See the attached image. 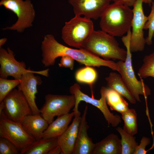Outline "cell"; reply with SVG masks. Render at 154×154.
Instances as JSON below:
<instances>
[{
    "label": "cell",
    "mask_w": 154,
    "mask_h": 154,
    "mask_svg": "<svg viewBox=\"0 0 154 154\" xmlns=\"http://www.w3.org/2000/svg\"><path fill=\"white\" fill-rule=\"evenodd\" d=\"M20 80H8L0 78V102L5 96L20 83Z\"/></svg>",
    "instance_id": "484cf974"
},
{
    "label": "cell",
    "mask_w": 154,
    "mask_h": 154,
    "mask_svg": "<svg viewBox=\"0 0 154 154\" xmlns=\"http://www.w3.org/2000/svg\"><path fill=\"white\" fill-rule=\"evenodd\" d=\"M153 37L154 38V33L153 35Z\"/></svg>",
    "instance_id": "8d00e7d4"
},
{
    "label": "cell",
    "mask_w": 154,
    "mask_h": 154,
    "mask_svg": "<svg viewBox=\"0 0 154 154\" xmlns=\"http://www.w3.org/2000/svg\"><path fill=\"white\" fill-rule=\"evenodd\" d=\"M61 148L58 145L50 151L48 154H61Z\"/></svg>",
    "instance_id": "836d02e7"
},
{
    "label": "cell",
    "mask_w": 154,
    "mask_h": 154,
    "mask_svg": "<svg viewBox=\"0 0 154 154\" xmlns=\"http://www.w3.org/2000/svg\"><path fill=\"white\" fill-rule=\"evenodd\" d=\"M58 145L57 137L42 138L25 147L21 150L20 154H48L50 151Z\"/></svg>",
    "instance_id": "ffe728a7"
},
{
    "label": "cell",
    "mask_w": 154,
    "mask_h": 154,
    "mask_svg": "<svg viewBox=\"0 0 154 154\" xmlns=\"http://www.w3.org/2000/svg\"><path fill=\"white\" fill-rule=\"evenodd\" d=\"M133 16L130 7L114 3L110 4L100 17V27L114 37H122L131 29Z\"/></svg>",
    "instance_id": "7a4b0ae2"
},
{
    "label": "cell",
    "mask_w": 154,
    "mask_h": 154,
    "mask_svg": "<svg viewBox=\"0 0 154 154\" xmlns=\"http://www.w3.org/2000/svg\"><path fill=\"white\" fill-rule=\"evenodd\" d=\"M7 40V39L5 38H3L0 39V48L3 45Z\"/></svg>",
    "instance_id": "e575fe53"
},
{
    "label": "cell",
    "mask_w": 154,
    "mask_h": 154,
    "mask_svg": "<svg viewBox=\"0 0 154 154\" xmlns=\"http://www.w3.org/2000/svg\"><path fill=\"white\" fill-rule=\"evenodd\" d=\"M0 5L13 12L18 18L15 23L3 28V30L16 31L21 33L26 29L32 26L35 12L30 0H1Z\"/></svg>",
    "instance_id": "8992f818"
},
{
    "label": "cell",
    "mask_w": 154,
    "mask_h": 154,
    "mask_svg": "<svg viewBox=\"0 0 154 154\" xmlns=\"http://www.w3.org/2000/svg\"><path fill=\"white\" fill-rule=\"evenodd\" d=\"M3 101L4 104L3 111L7 117L13 121L20 122L24 116L33 114L23 94L18 89L12 90Z\"/></svg>",
    "instance_id": "8fae6325"
},
{
    "label": "cell",
    "mask_w": 154,
    "mask_h": 154,
    "mask_svg": "<svg viewBox=\"0 0 154 154\" xmlns=\"http://www.w3.org/2000/svg\"><path fill=\"white\" fill-rule=\"evenodd\" d=\"M44 103L40 109V114L49 124L54 117L69 113L75 104L74 95L48 94L45 96Z\"/></svg>",
    "instance_id": "ba28073f"
},
{
    "label": "cell",
    "mask_w": 154,
    "mask_h": 154,
    "mask_svg": "<svg viewBox=\"0 0 154 154\" xmlns=\"http://www.w3.org/2000/svg\"><path fill=\"white\" fill-rule=\"evenodd\" d=\"M143 0H136L132 9L133 16L130 45L132 53L143 51L146 44L143 30L147 17L143 11Z\"/></svg>",
    "instance_id": "30bf717a"
},
{
    "label": "cell",
    "mask_w": 154,
    "mask_h": 154,
    "mask_svg": "<svg viewBox=\"0 0 154 154\" xmlns=\"http://www.w3.org/2000/svg\"><path fill=\"white\" fill-rule=\"evenodd\" d=\"M0 137L9 140L20 152L36 140L25 131L20 122L11 120L3 111L0 114Z\"/></svg>",
    "instance_id": "9c48e42d"
},
{
    "label": "cell",
    "mask_w": 154,
    "mask_h": 154,
    "mask_svg": "<svg viewBox=\"0 0 154 154\" xmlns=\"http://www.w3.org/2000/svg\"><path fill=\"white\" fill-rule=\"evenodd\" d=\"M81 88L77 83L74 84L70 87L69 92L74 95L75 98V104L73 110L74 114L80 112L78 110L79 104L81 101L89 103L98 109L102 113L108 125L113 127L117 126L121 122V117L118 115H114L110 111L106 104V94L107 88L102 86L100 90L101 97L99 100L90 97L83 93Z\"/></svg>",
    "instance_id": "52a82bcc"
},
{
    "label": "cell",
    "mask_w": 154,
    "mask_h": 154,
    "mask_svg": "<svg viewBox=\"0 0 154 154\" xmlns=\"http://www.w3.org/2000/svg\"><path fill=\"white\" fill-rule=\"evenodd\" d=\"M110 0H69L75 15L97 20L110 4Z\"/></svg>",
    "instance_id": "5bb4252c"
},
{
    "label": "cell",
    "mask_w": 154,
    "mask_h": 154,
    "mask_svg": "<svg viewBox=\"0 0 154 154\" xmlns=\"http://www.w3.org/2000/svg\"><path fill=\"white\" fill-rule=\"evenodd\" d=\"M151 10L144 27V29L148 30V36L146 38V43L148 45L152 44V39L154 33V2L151 4Z\"/></svg>",
    "instance_id": "4316f807"
},
{
    "label": "cell",
    "mask_w": 154,
    "mask_h": 154,
    "mask_svg": "<svg viewBox=\"0 0 154 154\" xmlns=\"http://www.w3.org/2000/svg\"><path fill=\"white\" fill-rule=\"evenodd\" d=\"M121 114L124 122L123 129L132 135L136 134L138 131L137 116L135 109L129 108Z\"/></svg>",
    "instance_id": "cb8c5ba5"
},
{
    "label": "cell",
    "mask_w": 154,
    "mask_h": 154,
    "mask_svg": "<svg viewBox=\"0 0 154 154\" xmlns=\"http://www.w3.org/2000/svg\"><path fill=\"white\" fill-rule=\"evenodd\" d=\"M123 99L122 96L114 89L111 88H107L106 100L110 108L116 105Z\"/></svg>",
    "instance_id": "f1b7e54d"
},
{
    "label": "cell",
    "mask_w": 154,
    "mask_h": 154,
    "mask_svg": "<svg viewBox=\"0 0 154 154\" xmlns=\"http://www.w3.org/2000/svg\"><path fill=\"white\" fill-rule=\"evenodd\" d=\"M121 139L118 135L111 133L95 143L92 154H121Z\"/></svg>",
    "instance_id": "d6986e66"
},
{
    "label": "cell",
    "mask_w": 154,
    "mask_h": 154,
    "mask_svg": "<svg viewBox=\"0 0 154 154\" xmlns=\"http://www.w3.org/2000/svg\"><path fill=\"white\" fill-rule=\"evenodd\" d=\"M143 3L148 4L149 6L151 5V3L153 0H143Z\"/></svg>",
    "instance_id": "d590c367"
},
{
    "label": "cell",
    "mask_w": 154,
    "mask_h": 154,
    "mask_svg": "<svg viewBox=\"0 0 154 154\" xmlns=\"http://www.w3.org/2000/svg\"><path fill=\"white\" fill-rule=\"evenodd\" d=\"M105 79L110 88L125 98L131 103H136V100L127 89L120 74L111 72L105 78Z\"/></svg>",
    "instance_id": "44dd1931"
},
{
    "label": "cell",
    "mask_w": 154,
    "mask_h": 154,
    "mask_svg": "<svg viewBox=\"0 0 154 154\" xmlns=\"http://www.w3.org/2000/svg\"><path fill=\"white\" fill-rule=\"evenodd\" d=\"M116 129L121 137V154H133L139 145L135 141V137L129 134L120 127H117Z\"/></svg>",
    "instance_id": "7402d4cb"
},
{
    "label": "cell",
    "mask_w": 154,
    "mask_h": 154,
    "mask_svg": "<svg viewBox=\"0 0 154 154\" xmlns=\"http://www.w3.org/2000/svg\"><path fill=\"white\" fill-rule=\"evenodd\" d=\"M80 115V112L74 114L72 123L61 135L57 137L58 145L62 150L61 154H72L81 118Z\"/></svg>",
    "instance_id": "2e32d148"
},
{
    "label": "cell",
    "mask_w": 154,
    "mask_h": 154,
    "mask_svg": "<svg viewBox=\"0 0 154 154\" xmlns=\"http://www.w3.org/2000/svg\"><path fill=\"white\" fill-rule=\"evenodd\" d=\"M87 106L85 107L81 117L77 137L72 154H92L95 143L87 133L89 126L86 121Z\"/></svg>",
    "instance_id": "9a60e30c"
},
{
    "label": "cell",
    "mask_w": 154,
    "mask_h": 154,
    "mask_svg": "<svg viewBox=\"0 0 154 154\" xmlns=\"http://www.w3.org/2000/svg\"><path fill=\"white\" fill-rule=\"evenodd\" d=\"M41 49V62L45 67L53 65L57 58L68 55L86 66H105L113 70L118 72L119 70L117 62L101 58L83 48L74 49L65 46L58 42L51 34L44 36L42 42Z\"/></svg>",
    "instance_id": "6da1fadb"
},
{
    "label": "cell",
    "mask_w": 154,
    "mask_h": 154,
    "mask_svg": "<svg viewBox=\"0 0 154 154\" xmlns=\"http://www.w3.org/2000/svg\"><path fill=\"white\" fill-rule=\"evenodd\" d=\"M73 111L71 113L57 116V119L50 123L44 131L42 137L49 139L58 137L66 130L72 118L74 116Z\"/></svg>",
    "instance_id": "ac0fdd59"
},
{
    "label": "cell",
    "mask_w": 154,
    "mask_h": 154,
    "mask_svg": "<svg viewBox=\"0 0 154 154\" xmlns=\"http://www.w3.org/2000/svg\"><path fill=\"white\" fill-rule=\"evenodd\" d=\"M81 48L106 60L124 61L127 56L126 50L120 47L114 37L102 30H94Z\"/></svg>",
    "instance_id": "3957f363"
},
{
    "label": "cell",
    "mask_w": 154,
    "mask_h": 154,
    "mask_svg": "<svg viewBox=\"0 0 154 154\" xmlns=\"http://www.w3.org/2000/svg\"><path fill=\"white\" fill-rule=\"evenodd\" d=\"M97 73L96 70L90 66H86L77 71L75 78L78 82L87 84L90 86L92 92V97L94 98L93 85L97 78Z\"/></svg>",
    "instance_id": "603a6c76"
},
{
    "label": "cell",
    "mask_w": 154,
    "mask_h": 154,
    "mask_svg": "<svg viewBox=\"0 0 154 154\" xmlns=\"http://www.w3.org/2000/svg\"><path fill=\"white\" fill-rule=\"evenodd\" d=\"M94 30L91 19L75 15L65 23L62 30V38L69 46L80 49Z\"/></svg>",
    "instance_id": "5b68a950"
},
{
    "label": "cell",
    "mask_w": 154,
    "mask_h": 154,
    "mask_svg": "<svg viewBox=\"0 0 154 154\" xmlns=\"http://www.w3.org/2000/svg\"><path fill=\"white\" fill-rule=\"evenodd\" d=\"M112 110H114L121 114L127 111L129 109L128 103L123 99L121 102L110 108Z\"/></svg>",
    "instance_id": "1f68e13d"
},
{
    "label": "cell",
    "mask_w": 154,
    "mask_h": 154,
    "mask_svg": "<svg viewBox=\"0 0 154 154\" xmlns=\"http://www.w3.org/2000/svg\"><path fill=\"white\" fill-rule=\"evenodd\" d=\"M20 122L25 131L35 140L42 137L49 124L40 114H30L23 117Z\"/></svg>",
    "instance_id": "e0dca14e"
},
{
    "label": "cell",
    "mask_w": 154,
    "mask_h": 154,
    "mask_svg": "<svg viewBox=\"0 0 154 154\" xmlns=\"http://www.w3.org/2000/svg\"><path fill=\"white\" fill-rule=\"evenodd\" d=\"M136 0H113L114 3L127 6L133 7Z\"/></svg>",
    "instance_id": "d6a6232c"
},
{
    "label": "cell",
    "mask_w": 154,
    "mask_h": 154,
    "mask_svg": "<svg viewBox=\"0 0 154 154\" xmlns=\"http://www.w3.org/2000/svg\"><path fill=\"white\" fill-rule=\"evenodd\" d=\"M74 60L71 57L68 55L61 57L58 66L60 67L69 68L70 70L73 69Z\"/></svg>",
    "instance_id": "4dcf8cb0"
},
{
    "label": "cell",
    "mask_w": 154,
    "mask_h": 154,
    "mask_svg": "<svg viewBox=\"0 0 154 154\" xmlns=\"http://www.w3.org/2000/svg\"><path fill=\"white\" fill-rule=\"evenodd\" d=\"M131 34V31L129 30L125 35L122 36L121 41L126 49V58L124 61L119 60L117 63L119 68L118 72L127 89L136 101L140 102V95H143L146 98L151 94V91L142 78L140 77V80H139L135 76L130 47Z\"/></svg>",
    "instance_id": "277c9868"
},
{
    "label": "cell",
    "mask_w": 154,
    "mask_h": 154,
    "mask_svg": "<svg viewBox=\"0 0 154 154\" xmlns=\"http://www.w3.org/2000/svg\"><path fill=\"white\" fill-rule=\"evenodd\" d=\"M143 64L139 69L137 74L139 77L146 78L151 77L154 78V52L145 56Z\"/></svg>",
    "instance_id": "d4e9b609"
},
{
    "label": "cell",
    "mask_w": 154,
    "mask_h": 154,
    "mask_svg": "<svg viewBox=\"0 0 154 154\" xmlns=\"http://www.w3.org/2000/svg\"><path fill=\"white\" fill-rule=\"evenodd\" d=\"M16 146L8 139L0 137V154H20Z\"/></svg>",
    "instance_id": "83f0119b"
},
{
    "label": "cell",
    "mask_w": 154,
    "mask_h": 154,
    "mask_svg": "<svg viewBox=\"0 0 154 154\" xmlns=\"http://www.w3.org/2000/svg\"><path fill=\"white\" fill-rule=\"evenodd\" d=\"M0 78L5 79L10 76L20 80L24 74L33 71L27 69L24 62L17 60L14 52L9 47L7 50L0 48Z\"/></svg>",
    "instance_id": "4fadbf2b"
},
{
    "label": "cell",
    "mask_w": 154,
    "mask_h": 154,
    "mask_svg": "<svg viewBox=\"0 0 154 154\" xmlns=\"http://www.w3.org/2000/svg\"><path fill=\"white\" fill-rule=\"evenodd\" d=\"M49 69L26 73L22 76L18 89L21 91L28 103L33 114H40V110L35 102L36 95L37 93V86L41 84L42 81L38 74L46 77L49 75Z\"/></svg>",
    "instance_id": "7c38bea8"
},
{
    "label": "cell",
    "mask_w": 154,
    "mask_h": 154,
    "mask_svg": "<svg viewBox=\"0 0 154 154\" xmlns=\"http://www.w3.org/2000/svg\"><path fill=\"white\" fill-rule=\"evenodd\" d=\"M151 142L150 139L147 137L143 136L140 143L136 147L133 154H145L147 151L145 150L146 146Z\"/></svg>",
    "instance_id": "f546056e"
}]
</instances>
